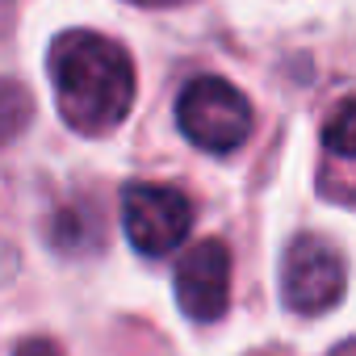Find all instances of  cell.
Instances as JSON below:
<instances>
[{"mask_svg": "<svg viewBox=\"0 0 356 356\" xmlns=\"http://www.w3.org/2000/svg\"><path fill=\"white\" fill-rule=\"evenodd\" d=\"M51 84L63 122L76 134H109L134 105L130 55L92 30H67L51 42Z\"/></svg>", "mask_w": 356, "mask_h": 356, "instance_id": "cell-1", "label": "cell"}, {"mask_svg": "<svg viewBox=\"0 0 356 356\" xmlns=\"http://www.w3.org/2000/svg\"><path fill=\"white\" fill-rule=\"evenodd\" d=\"M176 126L193 147L210 155H231L252 134V105L231 80L202 76L176 97Z\"/></svg>", "mask_w": 356, "mask_h": 356, "instance_id": "cell-2", "label": "cell"}, {"mask_svg": "<svg viewBox=\"0 0 356 356\" xmlns=\"http://www.w3.org/2000/svg\"><path fill=\"white\" fill-rule=\"evenodd\" d=\"M122 227L138 256H168L185 243L193 227V206L172 185L134 181L122 193Z\"/></svg>", "mask_w": 356, "mask_h": 356, "instance_id": "cell-3", "label": "cell"}, {"mask_svg": "<svg viewBox=\"0 0 356 356\" xmlns=\"http://www.w3.org/2000/svg\"><path fill=\"white\" fill-rule=\"evenodd\" d=\"M348 273H343V256L318 239V235H298L285 248L281 260V298L293 314H323L343 298Z\"/></svg>", "mask_w": 356, "mask_h": 356, "instance_id": "cell-4", "label": "cell"}, {"mask_svg": "<svg viewBox=\"0 0 356 356\" xmlns=\"http://www.w3.org/2000/svg\"><path fill=\"white\" fill-rule=\"evenodd\" d=\"M176 302L193 323H214L231 306V252L222 239H202L176 264Z\"/></svg>", "mask_w": 356, "mask_h": 356, "instance_id": "cell-5", "label": "cell"}, {"mask_svg": "<svg viewBox=\"0 0 356 356\" xmlns=\"http://www.w3.org/2000/svg\"><path fill=\"white\" fill-rule=\"evenodd\" d=\"M323 143H327L331 155L356 159V97L343 101V105L331 113V122H327V130H323Z\"/></svg>", "mask_w": 356, "mask_h": 356, "instance_id": "cell-6", "label": "cell"}, {"mask_svg": "<svg viewBox=\"0 0 356 356\" xmlns=\"http://www.w3.org/2000/svg\"><path fill=\"white\" fill-rule=\"evenodd\" d=\"M13 356H59V348L47 343V339H26V343H17Z\"/></svg>", "mask_w": 356, "mask_h": 356, "instance_id": "cell-7", "label": "cell"}, {"mask_svg": "<svg viewBox=\"0 0 356 356\" xmlns=\"http://www.w3.org/2000/svg\"><path fill=\"white\" fill-rule=\"evenodd\" d=\"M331 356H356V339H343V343H339Z\"/></svg>", "mask_w": 356, "mask_h": 356, "instance_id": "cell-8", "label": "cell"}]
</instances>
